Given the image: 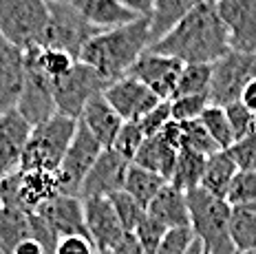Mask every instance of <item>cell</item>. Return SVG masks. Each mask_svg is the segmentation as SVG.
Listing matches in <instances>:
<instances>
[{"label": "cell", "instance_id": "6da1fadb", "mask_svg": "<svg viewBox=\"0 0 256 254\" xmlns=\"http://www.w3.org/2000/svg\"><path fill=\"white\" fill-rule=\"evenodd\" d=\"M181 64H214L230 51V36L216 12V0H206L177 22L164 38L148 46Z\"/></svg>", "mask_w": 256, "mask_h": 254}, {"label": "cell", "instance_id": "7a4b0ae2", "mask_svg": "<svg viewBox=\"0 0 256 254\" xmlns=\"http://www.w3.org/2000/svg\"><path fill=\"white\" fill-rule=\"evenodd\" d=\"M150 46V18H137L124 27L100 31L82 49L78 62L95 68L106 82L122 80Z\"/></svg>", "mask_w": 256, "mask_h": 254}, {"label": "cell", "instance_id": "3957f363", "mask_svg": "<svg viewBox=\"0 0 256 254\" xmlns=\"http://www.w3.org/2000/svg\"><path fill=\"white\" fill-rule=\"evenodd\" d=\"M190 210V228L194 236L204 243L206 254H238L230 234L232 206L226 199L194 188L186 192Z\"/></svg>", "mask_w": 256, "mask_h": 254}, {"label": "cell", "instance_id": "277c9868", "mask_svg": "<svg viewBox=\"0 0 256 254\" xmlns=\"http://www.w3.org/2000/svg\"><path fill=\"white\" fill-rule=\"evenodd\" d=\"M78 130V120L56 113L42 124L34 126L29 142L24 146V155L20 170H42L58 172L60 164L71 146Z\"/></svg>", "mask_w": 256, "mask_h": 254}, {"label": "cell", "instance_id": "5b68a950", "mask_svg": "<svg viewBox=\"0 0 256 254\" xmlns=\"http://www.w3.org/2000/svg\"><path fill=\"white\" fill-rule=\"evenodd\" d=\"M46 20V0H0V34L20 49L42 44Z\"/></svg>", "mask_w": 256, "mask_h": 254}, {"label": "cell", "instance_id": "8992f818", "mask_svg": "<svg viewBox=\"0 0 256 254\" xmlns=\"http://www.w3.org/2000/svg\"><path fill=\"white\" fill-rule=\"evenodd\" d=\"M46 4H49V20H46L44 38H42L40 46L60 49L78 60L82 49L100 34V29L88 24L76 12V7L71 2H64V4L46 2Z\"/></svg>", "mask_w": 256, "mask_h": 254}, {"label": "cell", "instance_id": "52a82bcc", "mask_svg": "<svg viewBox=\"0 0 256 254\" xmlns=\"http://www.w3.org/2000/svg\"><path fill=\"white\" fill-rule=\"evenodd\" d=\"M60 192V182L56 172L42 170H18L9 177L0 179V199L2 206L36 212L46 201L56 199Z\"/></svg>", "mask_w": 256, "mask_h": 254}, {"label": "cell", "instance_id": "ba28073f", "mask_svg": "<svg viewBox=\"0 0 256 254\" xmlns=\"http://www.w3.org/2000/svg\"><path fill=\"white\" fill-rule=\"evenodd\" d=\"M256 78V54L228 51L218 62L212 64L210 80V104L230 106L241 100L243 88Z\"/></svg>", "mask_w": 256, "mask_h": 254}, {"label": "cell", "instance_id": "9c48e42d", "mask_svg": "<svg viewBox=\"0 0 256 254\" xmlns=\"http://www.w3.org/2000/svg\"><path fill=\"white\" fill-rule=\"evenodd\" d=\"M106 86L108 82L95 68L86 66L84 62H76L66 76L53 82V98H56L58 113L80 120L86 104L93 98L102 95Z\"/></svg>", "mask_w": 256, "mask_h": 254}, {"label": "cell", "instance_id": "30bf717a", "mask_svg": "<svg viewBox=\"0 0 256 254\" xmlns=\"http://www.w3.org/2000/svg\"><path fill=\"white\" fill-rule=\"evenodd\" d=\"M106 148L90 135V130L82 122L78 120V130L73 137L71 146H68L66 155L58 168V182H60V192L62 194H73L80 197L82 184L86 179V174L90 172V168L95 166V162L100 160V155Z\"/></svg>", "mask_w": 256, "mask_h": 254}, {"label": "cell", "instance_id": "8fae6325", "mask_svg": "<svg viewBox=\"0 0 256 254\" xmlns=\"http://www.w3.org/2000/svg\"><path fill=\"white\" fill-rule=\"evenodd\" d=\"M181 71H184V64L179 60H174L170 56L154 54V51L148 49L132 64L128 76L140 80L146 88H150L162 102H170L177 95Z\"/></svg>", "mask_w": 256, "mask_h": 254}, {"label": "cell", "instance_id": "7c38bea8", "mask_svg": "<svg viewBox=\"0 0 256 254\" xmlns=\"http://www.w3.org/2000/svg\"><path fill=\"white\" fill-rule=\"evenodd\" d=\"M104 98L124 122H140L162 104V100L150 88L130 76L110 82L104 91Z\"/></svg>", "mask_w": 256, "mask_h": 254}, {"label": "cell", "instance_id": "4fadbf2b", "mask_svg": "<svg viewBox=\"0 0 256 254\" xmlns=\"http://www.w3.org/2000/svg\"><path fill=\"white\" fill-rule=\"evenodd\" d=\"M24 64H26V78L16 110L31 126H38L58 113L56 98H53V82L36 64H31L26 58Z\"/></svg>", "mask_w": 256, "mask_h": 254}, {"label": "cell", "instance_id": "5bb4252c", "mask_svg": "<svg viewBox=\"0 0 256 254\" xmlns=\"http://www.w3.org/2000/svg\"><path fill=\"white\" fill-rule=\"evenodd\" d=\"M216 12L230 36V49L256 54V0H216Z\"/></svg>", "mask_w": 256, "mask_h": 254}, {"label": "cell", "instance_id": "9a60e30c", "mask_svg": "<svg viewBox=\"0 0 256 254\" xmlns=\"http://www.w3.org/2000/svg\"><path fill=\"white\" fill-rule=\"evenodd\" d=\"M84 204V221L86 232L98 252H110L122 236L126 234L120 219L115 214V208L108 197H88L82 199Z\"/></svg>", "mask_w": 256, "mask_h": 254}, {"label": "cell", "instance_id": "2e32d148", "mask_svg": "<svg viewBox=\"0 0 256 254\" xmlns=\"http://www.w3.org/2000/svg\"><path fill=\"white\" fill-rule=\"evenodd\" d=\"M130 168V162L124 160L117 150L106 148L100 155V160L95 162V166L90 168L80 190V199L88 197H110L117 190H124L126 172Z\"/></svg>", "mask_w": 256, "mask_h": 254}, {"label": "cell", "instance_id": "e0dca14e", "mask_svg": "<svg viewBox=\"0 0 256 254\" xmlns=\"http://www.w3.org/2000/svg\"><path fill=\"white\" fill-rule=\"evenodd\" d=\"M26 78L24 49L0 34V115L16 110Z\"/></svg>", "mask_w": 256, "mask_h": 254}, {"label": "cell", "instance_id": "ac0fdd59", "mask_svg": "<svg viewBox=\"0 0 256 254\" xmlns=\"http://www.w3.org/2000/svg\"><path fill=\"white\" fill-rule=\"evenodd\" d=\"M31 130L34 126L18 110L0 115V179L20 170Z\"/></svg>", "mask_w": 256, "mask_h": 254}, {"label": "cell", "instance_id": "d6986e66", "mask_svg": "<svg viewBox=\"0 0 256 254\" xmlns=\"http://www.w3.org/2000/svg\"><path fill=\"white\" fill-rule=\"evenodd\" d=\"M53 230L62 236H88L86 221H84V204L73 194H58L56 199L46 201L36 210Z\"/></svg>", "mask_w": 256, "mask_h": 254}, {"label": "cell", "instance_id": "ffe728a7", "mask_svg": "<svg viewBox=\"0 0 256 254\" xmlns=\"http://www.w3.org/2000/svg\"><path fill=\"white\" fill-rule=\"evenodd\" d=\"M71 4L88 24H93L100 31L124 27L140 18L120 0H71Z\"/></svg>", "mask_w": 256, "mask_h": 254}, {"label": "cell", "instance_id": "44dd1931", "mask_svg": "<svg viewBox=\"0 0 256 254\" xmlns=\"http://www.w3.org/2000/svg\"><path fill=\"white\" fill-rule=\"evenodd\" d=\"M84 126L90 130V135L100 142L104 148H113L117 135H120L122 126H124V120L117 115V110L106 102L104 93L93 98L84 108L82 118H80Z\"/></svg>", "mask_w": 256, "mask_h": 254}, {"label": "cell", "instance_id": "7402d4cb", "mask_svg": "<svg viewBox=\"0 0 256 254\" xmlns=\"http://www.w3.org/2000/svg\"><path fill=\"white\" fill-rule=\"evenodd\" d=\"M146 212L154 216L159 224H164L168 230L170 228H190V210L186 192L174 188L170 182L159 190V194L150 201Z\"/></svg>", "mask_w": 256, "mask_h": 254}, {"label": "cell", "instance_id": "603a6c76", "mask_svg": "<svg viewBox=\"0 0 256 254\" xmlns=\"http://www.w3.org/2000/svg\"><path fill=\"white\" fill-rule=\"evenodd\" d=\"M177 155H179L177 148L159 133L154 137H146V140H144V144L140 146L132 164L146 168V170H150L154 174H159V177H164L166 182H170V177H172V172H174V164H177Z\"/></svg>", "mask_w": 256, "mask_h": 254}, {"label": "cell", "instance_id": "cb8c5ba5", "mask_svg": "<svg viewBox=\"0 0 256 254\" xmlns=\"http://www.w3.org/2000/svg\"><path fill=\"white\" fill-rule=\"evenodd\" d=\"M206 0H152L150 12V44L168 34L177 22L188 16L192 9L204 4Z\"/></svg>", "mask_w": 256, "mask_h": 254}, {"label": "cell", "instance_id": "d4e9b609", "mask_svg": "<svg viewBox=\"0 0 256 254\" xmlns=\"http://www.w3.org/2000/svg\"><path fill=\"white\" fill-rule=\"evenodd\" d=\"M236 172H238V166H236V162L232 160L230 150H218L212 157H208L204 179H201L199 188H204L206 192L214 194V197L226 199Z\"/></svg>", "mask_w": 256, "mask_h": 254}, {"label": "cell", "instance_id": "484cf974", "mask_svg": "<svg viewBox=\"0 0 256 254\" xmlns=\"http://www.w3.org/2000/svg\"><path fill=\"white\" fill-rule=\"evenodd\" d=\"M24 239H31L29 212L0 206V254H12Z\"/></svg>", "mask_w": 256, "mask_h": 254}, {"label": "cell", "instance_id": "4316f807", "mask_svg": "<svg viewBox=\"0 0 256 254\" xmlns=\"http://www.w3.org/2000/svg\"><path fill=\"white\" fill-rule=\"evenodd\" d=\"M24 58L31 64L38 66L51 82L64 78L78 62L76 58H71L68 54H64V51L46 49V46H29V49H24Z\"/></svg>", "mask_w": 256, "mask_h": 254}, {"label": "cell", "instance_id": "83f0119b", "mask_svg": "<svg viewBox=\"0 0 256 254\" xmlns=\"http://www.w3.org/2000/svg\"><path fill=\"white\" fill-rule=\"evenodd\" d=\"M166 184L168 182L164 177H159V174L146 170V168H142V166L130 164V168H128V172H126L124 190L130 194L132 199L140 201L144 208H148V206H150V201L157 197L159 190L166 186Z\"/></svg>", "mask_w": 256, "mask_h": 254}, {"label": "cell", "instance_id": "f1b7e54d", "mask_svg": "<svg viewBox=\"0 0 256 254\" xmlns=\"http://www.w3.org/2000/svg\"><path fill=\"white\" fill-rule=\"evenodd\" d=\"M230 234L238 252H248L256 248V204L232 206Z\"/></svg>", "mask_w": 256, "mask_h": 254}, {"label": "cell", "instance_id": "f546056e", "mask_svg": "<svg viewBox=\"0 0 256 254\" xmlns=\"http://www.w3.org/2000/svg\"><path fill=\"white\" fill-rule=\"evenodd\" d=\"M206 162L208 157L199 155V152L192 150H179L177 155V164H174V172L170 177V184L174 188L190 192V190L201 186V179H204V170H206Z\"/></svg>", "mask_w": 256, "mask_h": 254}, {"label": "cell", "instance_id": "4dcf8cb0", "mask_svg": "<svg viewBox=\"0 0 256 254\" xmlns=\"http://www.w3.org/2000/svg\"><path fill=\"white\" fill-rule=\"evenodd\" d=\"M199 122L204 124V128L210 133V137L214 140V144L221 148V150H230L234 146V133H232V126L230 120H228L226 106H214L210 104L204 115L199 118Z\"/></svg>", "mask_w": 256, "mask_h": 254}, {"label": "cell", "instance_id": "1f68e13d", "mask_svg": "<svg viewBox=\"0 0 256 254\" xmlns=\"http://www.w3.org/2000/svg\"><path fill=\"white\" fill-rule=\"evenodd\" d=\"M181 150H192L204 157H212L221 148L214 144V140L204 128V124L199 120H194V122H184L181 124Z\"/></svg>", "mask_w": 256, "mask_h": 254}, {"label": "cell", "instance_id": "d6a6232c", "mask_svg": "<svg viewBox=\"0 0 256 254\" xmlns=\"http://www.w3.org/2000/svg\"><path fill=\"white\" fill-rule=\"evenodd\" d=\"M210 80L212 64H184L174 98H181V95H208L210 93Z\"/></svg>", "mask_w": 256, "mask_h": 254}, {"label": "cell", "instance_id": "836d02e7", "mask_svg": "<svg viewBox=\"0 0 256 254\" xmlns=\"http://www.w3.org/2000/svg\"><path fill=\"white\" fill-rule=\"evenodd\" d=\"M108 199H110V204H113L115 214H117V219H120L122 228H124V232H135L140 221L146 216V208H144L137 199H132L126 190H117Z\"/></svg>", "mask_w": 256, "mask_h": 254}, {"label": "cell", "instance_id": "e575fe53", "mask_svg": "<svg viewBox=\"0 0 256 254\" xmlns=\"http://www.w3.org/2000/svg\"><path fill=\"white\" fill-rule=\"evenodd\" d=\"M210 106L208 95H181V98L170 100V118L179 124L184 122H194L204 115V110Z\"/></svg>", "mask_w": 256, "mask_h": 254}, {"label": "cell", "instance_id": "d590c367", "mask_svg": "<svg viewBox=\"0 0 256 254\" xmlns=\"http://www.w3.org/2000/svg\"><path fill=\"white\" fill-rule=\"evenodd\" d=\"M226 201L230 206L256 204V170H238L234 174Z\"/></svg>", "mask_w": 256, "mask_h": 254}, {"label": "cell", "instance_id": "8d00e7d4", "mask_svg": "<svg viewBox=\"0 0 256 254\" xmlns=\"http://www.w3.org/2000/svg\"><path fill=\"white\" fill-rule=\"evenodd\" d=\"M144 140H146V135H144L140 122H124V126H122L120 135H117V140L113 144V150H117L124 160L132 164L140 146L144 144Z\"/></svg>", "mask_w": 256, "mask_h": 254}, {"label": "cell", "instance_id": "74e56055", "mask_svg": "<svg viewBox=\"0 0 256 254\" xmlns=\"http://www.w3.org/2000/svg\"><path fill=\"white\" fill-rule=\"evenodd\" d=\"M166 232H168V228L164 224H159V221L154 219V216H150L148 212L140 221V226L135 228V236H137V241L142 243V248H144L146 254L157 252L159 243H162V239L166 236Z\"/></svg>", "mask_w": 256, "mask_h": 254}, {"label": "cell", "instance_id": "f35d334b", "mask_svg": "<svg viewBox=\"0 0 256 254\" xmlns=\"http://www.w3.org/2000/svg\"><path fill=\"white\" fill-rule=\"evenodd\" d=\"M226 113H228V120H230L232 133H234V144L256 133V118L241 102H234L230 106H226Z\"/></svg>", "mask_w": 256, "mask_h": 254}, {"label": "cell", "instance_id": "ab89813d", "mask_svg": "<svg viewBox=\"0 0 256 254\" xmlns=\"http://www.w3.org/2000/svg\"><path fill=\"white\" fill-rule=\"evenodd\" d=\"M194 239L196 236L192 228H170L154 254H186Z\"/></svg>", "mask_w": 256, "mask_h": 254}, {"label": "cell", "instance_id": "60d3db41", "mask_svg": "<svg viewBox=\"0 0 256 254\" xmlns=\"http://www.w3.org/2000/svg\"><path fill=\"white\" fill-rule=\"evenodd\" d=\"M29 226H31V239L38 241L42 246L44 254H56L58 241H60V234H58L53 228L46 224L44 219L38 212H31L29 214Z\"/></svg>", "mask_w": 256, "mask_h": 254}, {"label": "cell", "instance_id": "b9f144b4", "mask_svg": "<svg viewBox=\"0 0 256 254\" xmlns=\"http://www.w3.org/2000/svg\"><path fill=\"white\" fill-rule=\"evenodd\" d=\"M230 155L236 162L238 170H256V133L236 142L230 148Z\"/></svg>", "mask_w": 256, "mask_h": 254}, {"label": "cell", "instance_id": "7bdbcfd3", "mask_svg": "<svg viewBox=\"0 0 256 254\" xmlns=\"http://www.w3.org/2000/svg\"><path fill=\"white\" fill-rule=\"evenodd\" d=\"M170 120H172L170 118V102H162L154 110H150L144 120H140V126H142V130H144V135L146 137H154V135L162 133L164 126H166Z\"/></svg>", "mask_w": 256, "mask_h": 254}, {"label": "cell", "instance_id": "ee69618b", "mask_svg": "<svg viewBox=\"0 0 256 254\" xmlns=\"http://www.w3.org/2000/svg\"><path fill=\"white\" fill-rule=\"evenodd\" d=\"M56 254H100V252L88 236L76 234V236H62L58 241Z\"/></svg>", "mask_w": 256, "mask_h": 254}, {"label": "cell", "instance_id": "f6af8a7d", "mask_svg": "<svg viewBox=\"0 0 256 254\" xmlns=\"http://www.w3.org/2000/svg\"><path fill=\"white\" fill-rule=\"evenodd\" d=\"M110 254H146V252H144L142 243L137 241L135 232H126V234L122 236V241L110 250Z\"/></svg>", "mask_w": 256, "mask_h": 254}, {"label": "cell", "instance_id": "bcb514c9", "mask_svg": "<svg viewBox=\"0 0 256 254\" xmlns=\"http://www.w3.org/2000/svg\"><path fill=\"white\" fill-rule=\"evenodd\" d=\"M122 4H126L130 12H135L140 18H150L152 12V0H120Z\"/></svg>", "mask_w": 256, "mask_h": 254}, {"label": "cell", "instance_id": "7dc6e473", "mask_svg": "<svg viewBox=\"0 0 256 254\" xmlns=\"http://www.w3.org/2000/svg\"><path fill=\"white\" fill-rule=\"evenodd\" d=\"M238 102H241L243 106L248 108L250 113H252L254 118H256V78H254V80L248 84V86L243 88V93H241V100H238Z\"/></svg>", "mask_w": 256, "mask_h": 254}, {"label": "cell", "instance_id": "c3c4849f", "mask_svg": "<svg viewBox=\"0 0 256 254\" xmlns=\"http://www.w3.org/2000/svg\"><path fill=\"white\" fill-rule=\"evenodd\" d=\"M12 254H44V250H42V246H40L38 241H34V239H24Z\"/></svg>", "mask_w": 256, "mask_h": 254}, {"label": "cell", "instance_id": "681fc988", "mask_svg": "<svg viewBox=\"0 0 256 254\" xmlns=\"http://www.w3.org/2000/svg\"><path fill=\"white\" fill-rule=\"evenodd\" d=\"M186 254H206V248H204V243H201L199 239H194L192 241V246L186 250Z\"/></svg>", "mask_w": 256, "mask_h": 254}, {"label": "cell", "instance_id": "f907efd6", "mask_svg": "<svg viewBox=\"0 0 256 254\" xmlns=\"http://www.w3.org/2000/svg\"><path fill=\"white\" fill-rule=\"evenodd\" d=\"M46 2H58V4H64V2H71V0H46Z\"/></svg>", "mask_w": 256, "mask_h": 254}, {"label": "cell", "instance_id": "816d5d0a", "mask_svg": "<svg viewBox=\"0 0 256 254\" xmlns=\"http://www.w3.org/2000/svg\"><path fill=\"white\" fill-rule=\"evenodd\" d=\"M243 254H256V248H254V250H248V252H243Z\"/></svg>", "mask_w": 256, "mask_h": 254}, {"label": "cell", "instance_id": "f5cc1de1", "mask_svg": "<svg viewBox=\"0 0 256 254\" xmlns=\"http://www.w3.org/2000/svg\"><path fill=\"white\" fill-rule=\"evenodd\" d=\"M100 254H110V252H100Z\"/></svg>", "mask_w": 256, "mask_h": 254}, {"label": "cell", "instance_id": "db71d44e", "mask_svg": "<svg viewBox=\"0 0 256 254\" xmlns=\"http://www.w3.org/2000/svg\"><path fill=\"white\" fill-rule=\"evenodd\" d=\"M0 206H2V199H0Z\"/></svg>", "mask_w": 256, "mask_h": 254}, {"label": "cell", "instance_id": "11a10c76", "mask_svg": "<svg viewBox=\"0 0 256 254\" xmlns=\"http://www.w3.org/2000/svg\"><path fill=\"white\" fill-rule=\"evenodd\" d=\"M238 254H241V252H238Z\"/></svg>", "mask_w": 256, "mask_h": 254}]
</instances>
